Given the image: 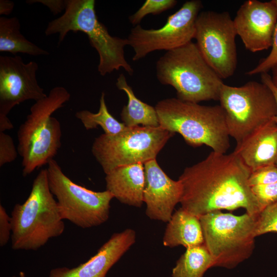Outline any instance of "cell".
Listing matches in <instances>:
<instances>
[{
    "instance_id": "6da1fadb",
    "label": "cell",
    "mask_w": 277,
    "mask_h": 277,
    "mask_svg": "<svg viewBox=\"0 0 277 277\" xmlns=\"http://www.w3.org/2000/svg\"><path fill=\"white\" fill-rule=\"evenodd\" d=\"M250 170L234 152L212 151L180 176L181 208L200 217L215 211L244 208L258 215L262 208L249 185Z\"/></svg>"
},
{
    "instance_id": "7a4b0ae2",
    "label": "cell",
    "mask_w": 277,
    "mask_h": 277,
    "mask_svg": "<svg viewBox=\"0 0 277 277\" xmlns=\"http://www.w3.org/2000/svg\"><path fill=\"white\" fill-rule=\"evenodd\" d=\"M10 219L11 247L15 250H37L63 234L64 220L50 191L46 169L34 179L26 200L14 205Z\"/></svg>"
},
{
    "instance_id": "3957f363",
    "label": "cell",
    "mask_w": 277,
    "mask_h": 277,
    "mask_svg": "<svg viewBox=\"0 0 277 277\" xmlns=\"http://www.w3.org/2000/svg\"><path fill=\"white\" fill-rule=\"evenodd\" d=\"M70 98L65 88L57 86L31 107L30 113L17 131V149L22 157L23 176L48 164L56 154L61 146V126L51 115Z\"/></svg>"
},
{
    "instance_id": "277c9868",
    "label": "cell",
    "mask_w": 277,
    "mask_h": 277,
    "mask_svg": "<svg viewBox=\"0 0 277 277\" xmlns=\"http://www.w3.org/2000/svg\"><path fill=\"white\" fill-rule=\"evenodd\" d=\"M155 108L160 126L180 134L189 145H205L222 153L230 147V136L220 105L204 106L173 97L159 101Z\"/></svg>"
},
{
    "instance_id": "5b68a950",
    "label": "cell",
    "mask_w": 277,
    "mask_h": 277,
    "mask_svg": "<svg viewBox=\"0 0 277 277\" xmlns=\"http://www.w3.org/2000/svg\"><path fill=\"white\" fill-rule=\"evenodd\" d=\"M95 3L94 0H67L64 14L48 23L46 35L58 34L60 44L70 31L82 32L87 35L91 46L98 54L97 70L102 76L121 68L132 75L133 69L124 55V47L129 45L128 39L109 34L97 18Z\"/></svg>"
},
{
    "instance_id": "8992f818",
    "label": "cell",
    "mask_w": 277,
    "mask_h": 277,
    "mask_svg": "<svg viewBox=\"0 0 277 277\" xmlns=\"http://www.w3.org/2000/svg\"><path fill=\"white\" fill-rule=\"evenodd\" d=\"M156 77L172 86L177 98L199 103L219 100L222 79L208 64L195 43L166 51L156 64Z\"/></svg>"
},
{
    "instance_id": "52a82bcc",
    "label": "cell",
    "mask_w": 277,
    "mask_h": 277,
    "mask_svg": "<svg viewBox=\"0 0 277 277\" xmlns=\"http://www.w3.org/2000/svg\"><path fill=\"white\" fill-rule=\"evenodd\" d=\"M257 215L211 212L199 217L204 244L213 267L233 269L248 259L255 247Z\"/></svg>"
},
{
    "instance_id": "ba28073f",
    "label": "cell",
    "mask_w": 277,
    "mask_h": 277,
    "mask_svg": "<svg viewBox=\"0 0 277 277\" xmlns=\"http://www.w3.org/2000/svg\"><path fill=\"white\" fill-rule=\"evenodd\" d=\"M219 101L229 136L236 143L276 115L274 95L262 82L251 81L239 87L224 84Z\"/></svg>"
},
{
    "instance_id": "9c48e42d",
    "label": "cell",
    "mask_w": 277,
    "mask_h": 277,
    "mask_svg": "<svg viewBox=\"0 0 277 277\" xmlns=\"http://www.w3.org/2000/svg\"><path fill=\"white\" fill-rule=\"evenodd\" d=\"M174 134L160 126L127 127L116 134L104 133L95 138L91 151L106 174L118 167L156 159Z\"/></svg>"
},
{
    "instance_id": "30bf717a",
    "label": "cell",
    "mask_w": 277,
    "mask_h": 277,
    "mask_svg": "<svg viewBox=\"0 0 277 277\" xmlns=\"http://www.w3.org/2000/svg\"><path fill=\"white\" fill-rule=\"evenodd\" d=\"M46 169L50 191L64 220L85 229L100 226L108 220L114 198L109 191H94L77 185L54 159L48 163Z\"/></svg>"
},
{
    "instance_id": "8fae6325",
    "label": "cell",
    "mask_w": 277,
    "mask_h": 277,
    "mask_svg": "<svg viewBox=\"0 0 277 277\" xmlns=\"http://www.w3.org/2000/svg\"><path fill=\"white\" fill-rule=\"evenodd\" d=\"M233 21L227 12L201 11L195 24L194 38L203 57L222 79L234 73L237 65Z\"/></svg>"
},
{
    "instance_id": "7c38bea8",
    "label": "cell",
    "mask_w": 277,
    "mask_h": 277,
    "mask_svg": "<svg viewBox=\"0 0 277 277\" xmlns=\"http://www.w3.org/2000/svg\"><path fill=\"white\" fill-rule=\"evenodd\" d=\"M202 8L200 1H186L159 29H145L140 25L132 28L127 38L134 51L132 60H140L154 51H168L192 42L196 18Z\"/></svg>"
},
{
    "instance_id": "4fadbf2b",
    "label": "cell",
    "mask_w": 277,
    "mask_h": 277,
    "mask_svg": "<svg viewBox=\"0 0 277 277\" xmlns=\"http://www.w3.org/2000/svg\"><path fill=\"white\" fill-rule=\"evenodd\" d=\"M38 69L36 62L25 63L19 56H0V132L13 128L8 114L14 106L47 96L37 82Z\"/></svg>"
},
{
    "instance_id": "5bb4252c",
    "label": "cell",
    "mask_w": 277,
    "mask_h": 277,
    "mask_svg": "<svg viewBox=\"0 0 277 277\" xmlns=\"http://www.w3.org/2000/svg\"><path fill=\"white\" fill-rule=\"evenodd\" d=\"M238 35L251 52L271 47L277 23V6L274 0L245 1L233 19Z\"/></svg>"
},
{
    "instance_id": "9a60e30c",
    "label": "cell",
    "mask_w": 277,
    "mask_h": 277,
    "mask_svg": "<svg viewBox=\"0 0 277 277\" xmlns=\"http://www.w3.org/2000/svg\"><path fill=\"white\" fill-rule=\"evenodd\" d=\"M145 183L143 194L146 214L151 220L167 223L180 202L182 187L180 181L170 179L156 159L144 164Z\"/></svg>"
},
{
    "instance_id": "2e32d148",
    "label": "cell",
    "mask_w": 277,
    "mask_h": 277,
    "mask_svg": "<svg viewBox=\"0 0 277 277\" xmlns=\"http://www.w3.org/2000/svg\"><path fill=\"white\" fill-rule=\"evenodd\" d=\"M135 240L136 233L132 229L113 233L87 262L72 268L62 267L52 269L48 277H106L109 269Z\"/></svg>"
},
{
    "instance_id": "e0dca14e",
    "label": "cell",
    "mask_w": 277,
    "mask_h": 277,
    "mask_svg": "<svg viewBox=\"0 0 277 277\" xmlns=\"http://www.w3.org/2000/svg\"><path fill=\"white\" fill-rule=\"evenodd\" d=\"M251 172L277 164V123L275 117L237 143L233 151Z\"/></svg>"
},
{
    "instance_id": "ac0fdd59",
    "label": "cell",
    "mask_w": 277,
    "mask_h": 277,
    "mask_svg": "<svg viewBox=\"0 0 277 277\" xmlns=\"http://www.w3.org/2000/svg\"><path fill=\"white\" fill-rule=\"evenodd\" d=\"M106 190L121 203L140 207L145 183L143 164L117 167L106 174Z\"/></svg>"
},
{
    "instance_id": "d6986e66",
    "label": "cell",
    "mask_w": 277,
    "mask_h": 277,
    "mask_svg": "<svg viewBox=\"0 0 277 277\" xmlns=\"http://www.w3.org/2000/svg\"><path fill=\"white\" fill-rule=\"evenodd\" d=\"M204 243L199 217L182 208L173 213L163 239L164 246L170 248L183 246L186 248Z\"/></svg>"
},
{
    "instance_id": "ffe728a7",
    "label": "cell",
    "mask_w": 277,
    "mask_h": 277,
    "mask_svg": "<svg viewBox=\"0 0 277 277\" xmlns=\"http://www.w3.org/2000/svg\"><path fill=\"white\" fill-rule=\"evenodd\" d=\"M115 85L117 88L124 91L128 97V103L123 107L121 113V120L126 127L140 125L153 127L160 126L155 107L142 102L135 96L123 73L119 75Z\"/></svg>"
},
{
    "instance_id": "44dd1931",
    "label": "cell",
    "mask_w": 277,
    "mask_h": 277,
    "mask_svg": "<svg viewBox=\"0 0 277 277\" xmlns=\"http://www.w3.org/2000/svg\"><path fill=\"white\" fill-rule=\"evenodd\" d=\"M21 24L16 17H0V51L32 56L48 55V51L28 40L20 31Z\"/></svg>"
},
{
    "instance_id": "7402d4cb",
    "label": "cell",
    "mask_w": 277,
    "mask_h": 277,
    "mask_svg": "<svg viewBox=\"0 0 277 277\" xmlns=\"http://www.w3.org/2000/svg\"><path fill=\"white\" fill-rule=\"evenodd\" d=\"M213 267V259L205 245L186 248L172 270V277H203Z\"/></svg>"
},
{
    "instance_id": "603a6c76",
    "label": "cell",
    "mask_w": 277,
    "mask_h": 277,
    "mask_svg": "<svg viewBox=\"0 0 277 277\" xmlns=\"http://www.w3.org/2000/svg\"><path fill=\"white\" fill-rule=\"evenodd\" d=\"M249 185L262 209L277 202V165H271L251 172Z\"/></svg>"
},
{
    "instance_id": "cb8c5ba5",
    "label": "cell",
    "mask_w": 277,
    "mask_h": 277,
    "mask_svg": "<svg viewBox=\"0 0 277 277\" xmlns=\"http://www.w3.org/2000/svg\"><path fill=\"white\" fill-rule=\"evenodd\" d=\"M87 130L100 126L107 135H115L124 131L126 127L123 123L116 120L109 112L105 101V94L102 92L100 99V107L97 112L93 113L87 110L75 113Z\"/></svg>"
},
{
    "instance_id": "d4e9b609",
    "label": "cell",
    "mask_w": 277,
    "mask_h": 277,
    "mask_svg": "<svg viewBox=\"0 0 277 277\" xmlns=\"http://www.w3.org/2000/svg\"><path fill=\"white\" fill-rule=\"evenodd\" d=\"M177 4L175 0H147L140 8L129 17L133 25H138L149 14L156 15L172 8Z\"/></svg>"
},
{
    "instance_id": "484cf974",
    "label": "cell",
    "mask_w": 277,
    "mask_h": 277,
    "mask_svg": "<svg viewBox=\"0 0 277 277\" xmlns=\"http://www.w3.org/2000/svg\"><path fill=\"white\" fill-rule=\"evenodd\" d=\"M277 233V202L264 207L256 216V236Z\"/></svg>"
},
{
    "instance_id": "4316f807",
    "label": "cell",
    "mask_w": 277,
    "mask_h": 277,
    "mask_svg": "<svg viewBox=\"0 0 277 277\" xmlns=\"http://www.w3.org/2000/svg\"><path fill=\"white\" fill-rule=\"evenodd\" d=\"M277 6V0H274ZM277 65V23L273 34L271 50L268 55L261 60L256 67L246 72L249 75L268 73Z\"/></svg>"
},
{
    "instance_id": "83f0119b",
    "label": "cell",
    "mask_w": 277,
    "mask_h": 277,
    "mask_svg": "<svg viewBox=\"0 0 277 277\" xmlns=\"http://www.w3.org/2000/svg\"><path fill=\"white\" fill-rule=\"evenodd\" d=\"M18 154L11 136L0 132V167L14 161Z\"/></svg>"
},
{
    "instance_id": "f1b7e54d",
    "label": "cell",
    "mask_w": 277,
    "mask_h": 277,
    "mask_svg": "<svg viewBox=\"0 0 277 277\" xmlns=\"http://www.w3.org/2000/svg\"><path fill=\"white\" fill-rule=\"evenodd\" d=\"M12 226L10 216L5 208L0 205V246L6 245L11 237Z\"/></svg>"
},
{
    "instance_id": "f546056e",
    "label": "cell",
    "mask_w": 277,
    "mask_h": 277,
    "mask_svg": "<svg viewBox=\"0 0 277 277\" xmlns=\"http://www.w3.org/2000/svg\"><path fill=\"white\" fill-rule=\"evenodd\" d=\"M27 3L32 4L39 3L47 7L54 15L61 13L65 10L67 0H30L26 1Z\"/></svg>"
},
{
    "instance_id": "4dcf8cb0",
    "label": "cell",
    "mask_w": 277,
    "mask_h": 277,
    "mask_svg": "<svg viewBox=\"0 0 277 277\" xmlns=\"http://www.w3.org/2000/svg\"><path fill=\"white\" fill-rule=\"evenodd\" d=\"M261 75V82L267 85L272 90L275 98L277 106V88L273 84L271 81V76L268 73H264ZM275 120L277 123V112L275 117Z\"/></svg>"
},
{
    "instance_id": "1f68e13d",
    "label": "cell",
    "mask_w": 277,
    "mask_h": 277,
    "mask_svg": "<svg viewBox=\"0 0 277 277\" xmlns=\"http://www.w3.org/2000/svg\"><path fill=\"white\" fill-rule=\"evenodd\" d=\"M14 7V3L9 0L0 1V14L8 15Z\"/></svg>"
},
{
    "instance_id": "d6a6232c",
    "label": "cell",
    "mask_w": 277,
    "mask_h": 277,
    "mask_svg": "<svg viewBox=\"0 0 277 277\" xmlns=\"http://www.w3.org/2000/svg\"><path fill=\"white\" fill-rule=\"evenodd\" d=\"M272 71L271 81L275 87L277 88V65L271 70Z\"/></svg>"
},
{
    "instance_id": "836d02e7",
    "label": "cell",
    "mask_w": 277,
    "mask_h": 277,
    "mask_svg": "<svg viewBox=\"0 0 277 277\" xmlns=\"http://www.w3.org/2000/svg\"><path fill=\"white\" fill-rule=\"evenodd\" d=\"M13 277H26V274L24 271H20L18 274V276H13Z\"/></svg>"
},
{
    "instance_id": "e575fe53",
    "label": "cell",
    "mask_w": 277,
    "mask_h": 277,
    "mask_svg": "<svg viewBox=\"0 0 277 277\" xmlns=\"http://www.w3.org/2000/svg\"><path fill=\"white\" fill-rule=\"evenodd\" d=\"M276 165H277V164H276Z\"/></svg>"
}]
</instances>
